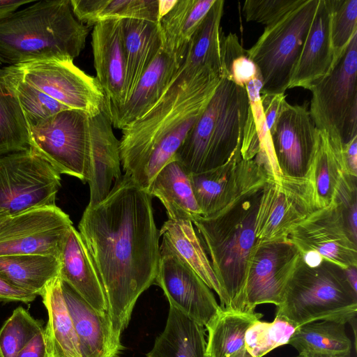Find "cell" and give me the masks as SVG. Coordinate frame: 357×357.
<instances>
[{"instance_id":"obj_1","label":"cell","mask_w":357,"mask_h":357,"mask_svg":"<svg viewBox=\"0 0 357 357\" xmlns=\"http://www.w3.org/2000/svg\"><path fill=\"white\" fill-rule=\"evenodd\" d=\"M153 197L127 174L115 181L107 197L87 206L79 232L100 278L115 336L121 339L139 296L158 275L160 232Z\"/></svg>"},{"instance_id":"obj_2","label":"cell","mask_w":357,"mask_h":357,"mask_svg":"<svg viewBox=\"0 0 357 357\" xmlns=\"http://www.w3.org/2000/svg\"><path fill=\"white\" fill-rule=\"evenodd\" d=\"M220 75L210 68L178 69L157 103L122 130L121 165L144 190L175 155L213 96Z\"/></svg>"},{"instance_id":"obj_3","label":"cell","mask_w":357,"mask_h":357,"mask_svg":"<svg viewBox=\"0 0 357 357\" xmlns=\"http://www.w3.org/2000/svg\"><path fill=\"white\" fill-rule=\"evenodd\" d=\"M268 181L248 188L218 212L198 215L192 220L223 291L224 310L245 312V289L249 259L255 243L257 214Z\"/></svg>"},{"instance_id":"obj_4","label":"cell","mask_w":357,"mask_h":357,"mask_svg":"<svg viewBox=\"0 0 357 357\" xmlns=\"http://www.w3.org/2000/svg\"><path fill=\"white\" fill-rule=\"evenodd\" d=\"M89 26L70 0L40 1L0 21V57L10 66L71 60L83 50Z\"/></svg>"},{"instance_id":"obj_5","label":"cell","mask_w":357,"mask_h":357,"mask_svg":"<svg viewBox=\"0 0 357 357\" xmlns=\"http://www.w3.org/2000/svg\"><path fill=\"white\" fill-rule=\"evenodd\" d=\"M249 110L245 87L222 77L175 160L190 173L206 172L227 164L241 153Z\"/></svg>"},{"instance_id":"obj_6","label":"cell","mask_w":357,"mask_h":357,"mask_svg":"<svg viewBox=\"0 0 357 357\" xmlns=\"http://www.w3.org/2000/svg\"><path fill=\"white\" fill-rule=\"evenodd\" d=\"M356 314L357 291L351 287L344 268L323 259L310 263L301 255L275 317L296 328L316 321L346 324Z\"/></svg>"},{"instance_id":"obj_7","label":"cell","mask_w":357,"mask_h":357,"mask_svg":"<svg viewBox=\"0 0 357 357\" xmlns=\"http://www.w3.org/2000/svg\"><path fill=\"white\" fill-rule=\"evenodd\" d=\"M319 0L303 3L276 23L265 27L247 54L262 79L261 95L284 94L301 52Z\"/></svg>"},{"instance_id":"obj_8","label":"cell","mask_w":357,"mask_h":357,"mask_svg":"<svg viewBox=\"0 0 357 357\" xmlns=\"http://www.w3.org/2000/svg\"><path fill=\"white\" fill-rule=\"evenodd\" d=\"M357 32L330 72L310 89V114L331 141L344 145L357 136Z\"/></svg>"},{"instance_id":"obj_9","label":"cell","mask_w":357,"mask_h":357,"mask_svg":"<svg viewBox=\"0 0 357 357\" xmlns=\"http://www.w3.org/2000/svg\"><path fill=\"white\" fill-rule=\"evenodd\" d=\"M60 175L31 147L0 156V210L14 216L55 206Z\"/></svg>"},{"instance_id":"obj_10","label":"cell","mask_w":357,"mask_h":357,"mask_svg":"<svg viewBox=\"0 0 357 357\" xmlns=\"http://www.w3.org/2000/svg\"><path fill=\"white\" fill-rule=\"evenodd\" d=\"M89 116L79 110L61 111L29 128L30 147L60 174L86 182Z\"/></svg>"},{"instance_id":"obj_11","label":"cell","mask_w":357,"mask_h":357,"mask_svg":"<svg viewBox=\"0 0 357 357\" xmlns=\"http://www.w3.org/2000/svg\"><path fill=\"white\" fill-rule=\"evenodd\" d=\"M317 208L308 178L282 176L268 181L257 214L254 245L289 241L294 226Z\"/></svg>"},{"instance_id":"obj_12","label":"cell","mask_w":357,"mask_h":357,"mask_svg":"<svg viewBox=\"0 0 357 357\" xmlns=\"http://www.w3.org/2000/svg\"><path fill=\"white\" fill-rule=\"evenodd\" d=\"M22 79L71 109L93 116L102 112L107 98L96 77L71 60H54L11 66Z\"/></svg>"},{"instance_id":"obj_13","label":"cell","mask_w":357,"mask_h":357,"mask_svg":"<svg viewBox=\"0 0 357 357\" xmlns=\"http://www.w3.org/2000/svg\"><path fill=\"white\" fill-rule=\"evenodd\" d=\"M73 222L56 205L12 216L0 228V256L50 255L59 259Z\"/></svg>"},{"instance_id":"obj_14","label":"cell","mask_w":357,"mask_h":357,"mask_svg":"<svg viewBox=\"0 0 357 357\" xmlns=\"http://www.w3.org/2000/svg\"><path fill=\"white\" fill-rule=\"evenodd\" d=\"M289 241L301 255H317L343 268L357 266V240L347 229L342 212L333 200L296 225L290 233Z\"/></svg>"},{"instance_id":"obj_15","label":"cell","mask_w":357,"mask_h":357,"mask_svg":"<svg viewBox=\"0 0 357 357\" xmlns=\"http://www.w3.org/2000/svg\"><path fill=\"white\" fill-rule=\"evenodd\" d=\"M270 136L282 176L307 178L319 146L320 131L307 106L292 105L285 100Z\"/></svg>"},{"instance_id":"obj_16","label":"cell","mask_w":357,"mask_h":357,"mask_svg":"<svg viewBox=\"0 0 357 357\" xmlns=\"http://www.w3.org/2000/svg\"><path fill=\"white\" fill-rule=\"evenodd\" d=\"M300 256L290 241L254 245L249 259L244 311L254 312L257 305L264 303L278 306Z\"/></svg>"},{"instance_id":"obj_17","label":"cell","mask_w":357,"mask_h":357,"mask_svg":"<svg viewBox=\"0 0 357 357\" xmlns=\"http://www.w3.org/2000/svg\"><path fill=\"white\" fill-rule=\"evenodd\" d=\"M271 179L272 176L257 156L244 159L241 153L219 167L190 173L194 196L204 216L221 210L248 188Z\"/></svg>"},{"instance_id":"obj_18","label":"cell","mask_w":357,"mask_h":357,"mask_svg":"<svg viewBox=\"0 0 357 357\" xmlns=\"http://www.w3.org/2000/svg\"><path fill=\"white\" fill-rule=\"evenodd\" d=\"M155 284L162 289L169 306L204 326L222 310L211 289L200 277L170 252L160 250Z\"/></svg>"},{"instance_id":"obj_19","label":"cell","mask_w":357,"mask_h":357,"mask_svg":"<svg viewBox=\"0 0 357 357\" xmlns=\"http://www.w3.org/2000/svg\"><path fill=\"white\" fill-rule=\"evenodd\" d=\"M89 162L86 183L90 189L88 206L104 200L111 190L112 181L121 178L120 142L112 130L105 108L89 117Z\"/></svg>"},{"instance_id":"obj_20","label":"cell","mask_w":357,"mask_h":357,"mask_svg":"<svg viewBox=\"0 0 357 357\" xmlns=\"http://www.w3.org/2000/svg\"><path fill=\"white\" fill-rule=\"evenodd\" d=\"M122 20H109L93 26L91 45L96 79L107 105L117 107L125 101L126 66L123 52Z\"/></svg>"},{"instance_id":"obj_21","label":"cell","mask_w":357,"mask_h":357,"mask_svg":"<svg viewBox=\"0 0 357 357\" xmlns=\"http://www.w3.org/2000/svg\"><path fill=\"white\" fill-rule=\"evenodd\" d=\"M331 22L330 0H319L288 89L310 90L330 72L333 64Z\"/></svg>"},{"instance_id":"obj_22","label":"cell","mask_w":357,"mask_h":357,"mask_svg":"<svg viewBox=\"0 0 357 357\" xmlns=\"http://www.w3.org/2000/svg\"><path fill=\"white\" fill-rule=\"evenodd\" d=\"M61 287L82 357H117L124 347L114 334L107 313L94 310L62 280Z\"/></svg>"},{"instance_id":"obj_23","label":"cell","mask_w":357,"mask_h":357,"mask_svg":"<svg viewBox=\"0 0 357 357\" xmlns=\"http://www.w3.org/2000/svg\"><path fill=\"white\" fill-rule=\"evenodd\" d=\"M178 68L161 48L128 100L117 107L106 105L112 125L123 130L148 112L162 96Z\"/></svg>"},{"instance_id":"obj_24","label":"cell","mask_w":357,"mask_h":357,"mask_svg":"<svg viewBox=\"0 0 357 357\" xmlns=\"http://www.w3.org/2000/svg\"><path fill=\"white\" fill-rule=\"evenodd\" d=\"M61 280L70 285L86 302L99 312H107L103 287L89 252L73 226L59 258Z\"/></svg>"},{"instance_id":"obj_25","label":"cell","mask_w":357,"mask_h":357,"mask_svg":"<svg viewBox=\"0 0 357 357\" xmlns=\"http://www.w3.org/2000/svg\"><path fill=\"white\" fill-rule=\"evenodd\" d=\"M159 232L162 238L160 250L173 253L190 266L218 294L220 306L224 309L225 298L223 291L192 222L168 219Z\"/></svg>"},{"instance_id":"obj_26","label":"cell","mask_w":357,"mask_h":357,"mask_svg":"<svg viewBox=\"0 0 357 357\" xmlns=\"http://www.w3.org/2000/svg\"><path fill=\"white\" fill-rule=\"evenodd\" d=\"M121 32L126 66L125 102L162 48V38L158 22L122 20Z\"/></svg>"},{"instance_id":"obj_27","label":"cell","mask_w":357,"mask_h":357,"mask_svg":"<svg viewBox=\"0 0 357 357\" xmlns=\"http://www.w3.org/2000/svg\"><path fill=\"white\" fill-rule=\"evenodd\" d=\"M215 0H176L159 21L162 49L180 66L189 43Z\"/></svg>"},{"instance_id":"obj_28","label":"cell","mask_w":357,"mask_h":357,"mask_svg":"<svg viewBox=\"0 0 357 357\" xmlns=\"http://www.w3.org/2000/svg\"><path fill=\"white\" fill-rule=\"evenodd\" d=\"M148 192L160 199L169 220L192 222L194 218L202 215L194 196L190 173L176 160L159 172Z\"/></svg>"},{"instance_id":"obj_29","label":"cell","mask_w":357,"mask_h":357,"mask_svg":"<svg viewBox=\"0 0 357 357\" xmlns=\"http://www.w3.org/2000/svg\"><path fill=\"white\" fill-rule=\"evenodd\" d=\"M225 1L215 0L195 32L178 70L198 72L210 68L220 78L225 35L220 27Z\"/></svg>"},{"instance_id":"obj_30","label":"cell","mask_w":357,"mask_h":357,"mask_svg":"<svg viewBox=\"0 0 357 357\" xmlns=\"http://www.w3.org/2000/svg\"><path fill=\"white\" fill-rule=\"evenodd\" d=\"M40 296L48 315L45 331L50 357H82L59 275L48 282Z\"/></svg>"},{"instance_id":"obj_31","label":"cell","mask_w":357,"mask_h":357,"mask_svg":"<svg viewBox=\"0 0 357 357\" xmlns=\"http://www.w3.org/2000/svg\"><path fill=\"white\" fill-rule=\"evenodd\" d=\"M204 327L169 306L165 329L146 357H208Z\"/></svg>"},{"instance_id":"obj_32","label":"cell","mask_w":357,"mask_h":357,"mask_svg":"<svg viewBox=\"0 0 357 357\" xmlns=\"http://www.w3.org/2000/svg\"><path fill=\"white\" fill-rule=\"evenodd\" d=\"M263 315L222 309L205 326L208 357H252L245 348L248 328Z\"/></svg>"},{"instance_id":"obj_33","label":"cell","mask_w":357,"mask_h":357,"mask_svg":"<svg viewBox=\"0 0 357 357\" xmlns=\"http://www.w3.org/2000/svg\"><path fill=\"white\" fill-rule=\"evenodd\" d=\"M73 13L87 26L109 20L158 22L159 0H70Z\"/></svg>"},{"instance_id":"obj_34","label":"cell","mask_w":357,"mask_h":357,"mask_svg":"<svg viewBox=\"0 0 357 357\" xmlns=\"http://www.w3.org/2000/svg\"><path fill=\"white\" fill-rule=\"evenodd\" d=\"M59 259L50 255L0 256V276L37 296H40L48 282L59 275Z\"/></svg>"},{"instance_id":"obj_35","label":"cell","mask_w":357,"mask_h":357,"mask_svg":"<svg viewBox=\"0 0 357 357\" xmlns=\"http://www.w3.org/2000/svg\"><path fill=\"white\" fill-rule=\"evenodd\" d=\"M287 344L298 354L350 357L351 351V342L346 333L345 324L330 321H316L296 327Z\"/></svg>"},{"instance_id":"obj_36","label":"cell","mask_w":357,"mask_h":357,"mask_svg":"<svg viewBox=\"0 0 357 357\" xmlns=\"http://www.w3.org/2000/svg\"><path fill=\"white\" fill-rule=\"evenodd\" d=\"M342 147V144L330 141L320 131L319 146L307 176L318 208L325 207L333 201L341 178L346 174Z\"/></svg>"},{"instance_id":"obj_37","label":"cell","mask_w":357,"mask_h":357,"mask_svg":"<svg viewBox=\"0 0 357 357\" xmlns=\"http://www.w3.org/2000/svg\"><path fill=\"white\" fill-rule=\"evenodd\" d=\"M30 148V130L14 89L0 68V156Z\"/></svg>"},{"instance_id":"obj_38","label":"cell","mask_w":357,"mask_h":357,"mask_svg":"<svg viewBox=\"0 0 357 357\" xmlns=\"http://www.w3.org/2000/svg\"><path fill=\"white\" fill-rule=\"evenodd\" d=\"M3 69L14 89L29 128L61 111L71 109L24 81L11 66Z\"/></svg>"},{"instance_id":"obj_39","label":"cell","mask_w":357,"mask_h":357,"mask_svg":"<svg viewBox=\"0 0 357 357\" xmlns=\"http://www.w3.org/2000/svg\"><path fill=\"white\" fill-rule=\"evenodd\" d=\"M295 329L278 317L272 322L257 320L245 333V348L252 357H263L275 348L287 344Z\"/></svg>"},{"instance_id":"obj_40","label":"cell","mask_w":357,"mask_h":357,"mask_svg":"<svg viewBox=\"0 0 357 357\" xmlns=\"http://www.w3.org/2000/svg\"><path fill=\"white\" fill-rule=\"evenodd\" d=\"M43 328V322L22 307L14 310L0 328V357H16Z\"/></svg>"},{"instance_id":"obj_41","label":"cell","mask_w":357,"mask_h":357,"mask_svg":"<svg viewBox=\"0 0 357 357\" xmlns=\"http://www.w3.org/2000/svg\"><path fill=\"white\" fill-rule=\"evenodd\" d=\"M261 76L255 64L250 59L235 33L225 36L222 49V74L236 84L245 87Z\"/></svg>"},{"instance_id":"obj_42","label":"cell","mask_w":357,"mask_h":357,"mask_svg":"<svg viewBox=\"0 0 357 357\" xmlns=\"http://www.w3.org/2000/svg\"><path fill=\"white\" fill-rule=\"evenodd\" d=\"M330 2L334 63L357 32V0H330Z\"/></svg>"},{"instance_id":"obj_43","label":"cell","mask_w":357,"mask_h":357,"mask_svg":"<svg viewBox=\"0 0 357 357\" xmlns=\"http://www.w3.org/2000/svg\"><path fill=\"white\" fill-rule=\"evenodd\" d=\"M304 0H248L243 13L247 22L272 25L303 3Z\"/></svg>"},{"instance_id":"obj_44","label":"cell","mask_w":357,"mask_h":357,"mask_svg":"<svg viewBox=\"0 0 357 357\" xmlns=\"http://www.w3.org/2000/svg\"><path fill=\"white\" fill-rule=\"evenodd\" d=\"M333 200L340 208L349 232L357 240V176L344 174Z\"/></svg>"},{"instance_id":"obj_45","label":"cell","mask_w":357,"mask_h":357,"mask_svg":"<svg viewBox=\"0 0 357 357\" xmlns=\"http://www.w3.org/2000/svg\"><path fill=\"white\" fill-rule=\"evenodd\" d=\"M285 100L284 93L260 96L263 114L269 134L273 130L282 103Z\"/></svg>"},{"instance_id":"obj_46","label":"cell","mask_w":357,"mask_h":357,"mask_svg":"<svg viewBox=\"0 0 357 357\" xmlns=\"http://www.w3.org/2000/svg\"><path fill=\"white\" fill-rule=\"evenodd\" d=\"M36 297V294L15 286L0 276L1 301L28 304L34 301Z\"/></svg>"},{"instance_id":"obj_47","label":"cell","mask_w":357,"mask_h":357,"mask_svg":"<svg viewBox=\"0 0 357 357\" xmlns=\"http://www.w3.org/2000/svg\"><path fill=\"white\" fill-rule=\"evenodd\" d=\"M16 357H50L45 328L20 351Z\"/></svg>"},{"instance_id":"obj_48","label":"cell","mask_w":357,"mask_h":357,"mask_svg":"<svg viewBox=\"0 0 357 357\" xmlns=\"http://www.w3.org/2000/svg\"><path fill=\"white\" fill-rule=\"evenodd\" d=\"M346 174L357 176V136L342 147Z\"/></svg>"},{"instance_id":"obj_49","label":"cell","mask_w":357,"mask_h":357,"mask_svg":"<svg viewBox=\"0 0 357 357\" xmlns=\"http://www.w3.org/2000/svg\"><path fill=\"white\" fill-rule=\"evenodd\" d=\"M31 1L0 0V21L6 19L21 6L29 3Z\"/></svg>"},{"instance_id":"obj_50","label":"cell","mask_w":357,"mask_h":357,"mask_svg":"<svg viewBox=\"0 0 357 357\" xmlns=\"http://www.w3.org/2000/svg\"><path fill=\"white\" fill-rule=\"evenodd\" d=\"M344 270L351 287L357 291V266L348 267Z\"/></svg>"},{"instance_id":"obj_51","label":"cell","mask_w":357,"mask_h":357,"mask_svg":"<svg viewBox=\"0 0 357 357\" xmlns=\"http://www.w3.org/2000/svg\"><path fill=\"white\" fill-rule=\"evenodd\" d=\"M176 0L174 1H160L159 0V15L160 18L166 14L174 6ZM160 20V19H159Z\"/></svg>"},{"instance_id":"obj_52","label":"cell","mask_w":357,"mask_h":357,"mask_svg":"<svg viewBox=\"0 0 357 357\" xmlns=\"http://www.w3.org/2000/svg\"><path fill=\"white\" fill-rule=\"evenodd\" d=\"M12 217V215L4 210H0V228Z\"/></svg>"},{"instance_id":"obj_53","label":"cell","mask_w":357,"mask_h":357,"mask_svg":"<svg viewBox=\"0 0 357 357\" xmlns=\"http://www.w3.org/2000/svg\"><path fill=\"white\" fill-rule=\"evenodd\" d=\"M3 62L2 59H1V57H0V65H1V64H3Z\"/></svg>"}]
</instances>
